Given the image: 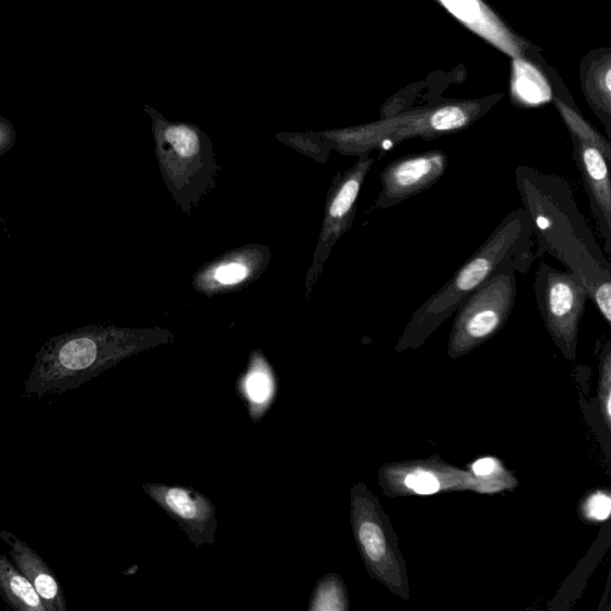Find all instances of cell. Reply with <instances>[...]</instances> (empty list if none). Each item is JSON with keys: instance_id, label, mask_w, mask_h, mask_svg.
Returning a JSON list of instances; mask_svg holds the SVG:
<instances>
[{"instance_id": "1", "label": "cell", "mask_w": 611, "mask_h": 611, "mask_svg": "<svg viewBox=\"0 0 611 611\" xmlns=\"http://www.w3.org/2000/svg\"><path fill=\"white\" fill-rule=\"evenodd\" d=\"M516 188L532 228L536 259L549 254L576 275L601 316L611 325V263L597 244L568 181L518 166Z\"/></svg>"}, {"instance_id": "2", "label": "cell", "mask_w": 611, "mask_h": 611, "mask_svg": "<svg viewBox=\"0 0 611 611\" xmlns=\"http://www.w3.org/2000/svg\"><path fill=\"white\" fill-rule=\"evenodd\" d=\"M534 261V228L527 212L521 208L506 215L444 287L413 312L397 349L421 346L496 272L516 267L521 274H527Z\"/></svg>"}, {"instance_id": "3", "label": "cell", "mask_w": 611, "mask_h": 611, "mask_svg": "<svg viewBox=\"0 0 611 611\" xmlns=\"http://www.w3.org/2000/svg\"><path fill=\"white\" fill-rule=\"evenodd\" d=\"M141 348L133 337L96 327L51 337L35 355L24 395L44 398L74 391Z\"/></svg>"}, {"instance_id": "4", "label": "cell", "mask_w": 611, "mask_h": 611, "mask_svg": "<svg viewBox=\"0 0 611 611\" xmlns=\"http://www.w3.org/2000/svg\"><path fill=\"white\" fill-rule=\"evenodd\" d=\"M495 98L457 101L438 106L389 115L384 120L355 129L345 142L362 153L372 150H391L400 142L421 138L433 140L463 131L485 115Z\"/></svg>"}, {"instance_id": "5", "label": "cell", "mask_w": 611, "mask_h": 611, "mask_svg": "<svg viewBox=\"0 0 611 611\" xmlns=\"http://www.w3.org/2000/svg\"><path fill=\"white\" fill-rule=\"evenodd\" d=\"M516 272V267L496 272L455 312L448 345L451 359L471 353L508 322L517 297Z\"/></svg>"}, {"instance_id": "6", "label": "cell", "mask_w": 611, "mask_h": 611, "mask_svg": "<svg viewBox=\"0 0 611 611\" xmlns=\"http://www.w3.org/2000/svg\"><path fill=\"white\" fill-rule=\"evenodd\" d=\"M351 524L364 564L371 575L400 596H408L404 563L378 501L364 484L351 490Z\"/></svg>"}, {"instance_id": "7", "label": "cell", "mask_w": 611, "mask_h": 611, "mask_svg": "<svg viewBox=\"0 0 611 611\" xmlns=\"http://www.w3.org/2000/svg\"><path fill=\"white\" fill-rule=\"evenodd\" d=\"M540 316L553 342L566 359L576 357L579 324L589 296L578 278L568 270L541 263L534 279Z\"/></svg>"}, {"instance_id": "8", "label": "cell", "mask_w": 611, "mask_h": 611, "mask_svg": "<svg viewBox=\"0 0 611 611\" xmlns=\"http://www.w3.org/2000/svg\"><path fill=\"white\" fill-rule=\"evenodd\" d=\"M142 490L185 531L195 548L215 543L216 510L203 493L187 486L157 483L144 484Z\"/></svg>"}, {"instance_id": "9", "label": "cell", "mask_w": 611, "mask_h": 611, "mask_svg": "<svg viewBox=\"0 0 611 611\" xmlns=\"http://www.w3.org/2000/svg\"><path fill=\"white\" fill-rule=\"evenodd\" d=\"M448 166V154L439 150L409 154L387 164L376 208L387 210L431 189L445 176Z\"/></svg>"}, {"instance_id": "10", "label": "cell", "mask_w": 611, "mask_h": 611, "mask_svg": "<svg viewBox=\"0 0 611 611\" xmlns=\"http://www.w3.org/2000/svg\"><path fill=\"white\" fill-rule=\"evenodd\" d=\"M574 160L580 173L596 226L604 242V254L611 256V180L610 162L604 154L579 140H572Z\"/></svg>"}, {"instance_id": "11", "label": "cell", "mask_w": 611, "mask_h": 611, "mask_svg": "<svg viewBox=\"0 0 611 611\" xmlns=\"http://www.w3.org/2000/svg\"><path fill=\"white\" fill-rule=\"evenodd\" d=\"M467 30L510 58L522 57L525 43L510 32L483 0H437Z\"/></svg>"}, {"instance_id": "12", "label": "cell", "mask_w": 611, "mask_h": 611, "mask_svg": "<svg viewBox=\"0 0 611 611\" xmlns=\"http://www.w3.org/2000/svg\"><path fill=\"white\" fill-rule=\"evenodd\" d=\"M0 540L8 545L12 563L33 584L47 611H68L61 584L42 555L8 530H0Z\"/></svg>"}, {"instance_id": "13", "label": "cell", "mask_w": 611, "mask_h": 611, "mask_svg": "<svg viewBox=\"0 0 611 611\" xmlns=\"http://www.w3.org/2000/svg\"><path fill=\"white\" fill-rule=\"evenodd\" d=\"M236 391L251 421L261 422L278 395L277 376L263 357L252 359L249 369L237 381Z\"/></svg>"}, {"instance_id": "14", "label": "cell", "mask_w": 611, "mask_h": 611, "mask_svg": "<svg viewBox=\"0 0 611 611\" xmlns=\"http://www.w3.org/2000/svg\"><path fill=\"white\" fill-rule=\"evenodd\" d=\"M373 163L369 152L362 153L359 162L344 176L341 186L338 187L329 208V221L331 223L329 231L333 233V236H341V233L349 226L351 218L354 216L363 180L368 175Z\"/></svg>"}, {"instance_id": "15", "label": "cell", "mask_w": 611, "mask_h": 611, "mask_svg": "<svg viewBox=\"0 0 611 611\" xmlns=\"http://www.w3.org/2000/svg\"><path fill=\"white\" fill-rule=\"evenodd\" d=\"M512 96L517 106L528 108L544 106L554 98L548 78L524 56L513 61Z\"/></svg>"}, {"instance_id": "16", "label": "cell", "mask_w": 611, "mask_h": 611, "mask_svg": "<svg viewBox=\"0 0 611 611\" xmlns=\"http://www.w3.org/2000/svg\"><path fill=\"white\" fill-rule=\"evenodd\" d=\"M0 598L17 611H47L33 584L4 554H0Z\"/></svg>"}, {"instance_id": "17", "label": "cell", "mask_w": 611, "mask_h": 611, "mask_svg": "<svg viewBox=\"0 0 611 611\" xmlns=\"http://www.w3.org/2000/svg\"><path fill=\"white\" fill-rule=\"evenodd\" d=\"M590 107L600 117L608 137L611 136V63L610 57L594 61L585 82Z\"/></svg>"}, {"instance_id": "18", "label": "cell", "mask_w": 611, "mask_h": 611, "mask_svg": "<svg viewBox=\"0 0 611 611\" xmlns=\"http://www.w3.org/2000/svg\"><path fill=\"white\" fill-rule=\"evenodd\" d=\"M555 107L564 120L572 140H579L587 142L600 150L604 157L611 163V146L610 142L596 131V129L584 119L580 113L569 106L565 101L555 97Z\"/></svg>"}, {"instance_id": "19", "label": "cell", "mask_w": 611, "mask_h": 611, "mask_svg": "<svg viewBox=\"0 0 611 611\" xmlns=\"http://www.w3.org/2000/svg\"><path fill=\"white\" fill-rule=\"evenodd\" d=\"M309 611L318 610H346L348 600L344 584L337 575L322 577L310 597Z\"/></svg>"}, {"instance_id": "20", "label": "cell", "mask_w": 611, "mask_h": 611, "mask_svg": "<svg viewBox=\"0 0 611 611\" xmlns=\"http://www.w3.org/2000/svg\"><path fill=\"white\" fill-rule=\"evenodd\" d=\"M165 138L184 157H192L199 152V138L190 128L185 126L168 127Z\"/></svg>"}, {"instance_id": "21", "label": "cell", "mask_w": 611, "mask_h": 611, "mask_svg": "<svg viewBox=\"0 0 611 611\" xmlns=\"http://www.w3.org/2000/svg\"><path fill=\"white\" fill-rule=\"evenodd\" d=\"M610 383H611V343L608 342L602 353L601 364V407L607 425L610 426L611 406H610Z\"/></svg>"}, {"instance_id": "22", "label": "cell", "mask_w": 611, "mask_h": 611, "mask_svg": "<svg viewBox=\"0 0 611 611\" xmlns=\"http://www.w3.org/2000/svg\"><path fill=\"white\" fill-rule=\"evenodd\" d=\"M406 485L418 495H434L440 485L437 478L428 472L418 471L407 477Z\"/></svg>"}, {"instance_id": "23", "label": "cell", "mask_w": 611, "mask_h": 611, "mask_svg": "<svg viewBox=\"0 0 611 611\" xmlns=\"http://www.w3.org/2000/svg\"><path fill=\"white\" fill-rule=\"evenodd\" d=\"M585 512H587L589 517L597 519V521H603L610 515L611 501L603 493H598V495L592 496L585 504Z\"/></svg>"}, {"instance_id": "24", "label": "cell", "mask_w": 611, "mask_h": 611, "mask_svg": "<svg viewBox=\"0 0 611 611\" xmlns=\"http://www.w3.org/2000/svg\"><path fill=\"white\" fill-rule=\"evenodd\" d=\"M248 275V270L240 265L221 267L215 272V279L223 284L238 283Z\"/></svg>"}, {"instance_id": "25", "label": "cell", "mask_w": 611, "mask_h": 611, "mask_svg": "<svg viewBox=\"0 0 611 611\" xmlns=\"http://www.w3.org/2000/svg\"><path fill=\"white\" fill-rule=\"evenodd\" d=\"M496 462L490 458L481 459L473 465V472L479 477H487L495 472Z\"/></svg>"}]
</instances>
